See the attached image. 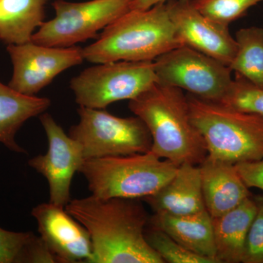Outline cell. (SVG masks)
Here are the masks:
<instances>
[{"label": "cell", "mask_w": 263, "mask_h": 263, "mask_svg": "<svg viewBox=\"0 0 263 263\" xmlns=\"http://www.w3.org/2000/svg\"><path fill=\"white\" fill-rule=\"evenodd\" d=\"M65 209L89 232L91 263H164L147 241L149 219L138 199L91 195L70 200Z\"/></svg>", "instance_id": "6da1fadb"}, {"label": "cell", "mask_w": 263, "mask_h": 263, "mask_svg": "<svg viewBox=\"0 0 263 263\" xmlns=\"http://www.w3.org/2000/svg\"><path fill=\"white\" fill-rule=\"evenodd\" d=\"M132 112L144 122L152 138L151 152L179 166L199 165L207 157L201 133L192 120L187 95L156 83L129 101Z\"/></svg>", "instance_id": "7a4b0ae2"}, {"label": "cell", "mask_w": 263, "mask_h": 263, "mask_svg": "<svg viewBox=\"0 0 263 263\" xmlns=\"http://www.w3.org/2000/svg\"><path fill=\"white\" fill-rule=\"evenodd\" d=\"M181 46L165 3L146 10H130L110 24L96 42L83 48L84 60L93 64L155 61Z\"/></svg>", "instance_id": "3957f363"}, {"label": "cell", "mask_w": 263, "mask_h": 263, "mask_svg": "<svg viewBox=\"0 0 263 263\" xmlns=\"http://www.w3.org/2000/svg\"><path fill=\"white\" fill-rule=\"evenodd\" d=\"M192 120L207 157L232 164L263 159V117L238 111L187 95Z\"/></svg>", "instance_id": "277c9868"}, {"label": "cell", "mask_w": 263, "mask_h": 263, "mask_svg": "<svg viewBox=\"0 0 263 263\" xmlns=\"http://www.w3.org/2000/svg\"><path fill=\"white\" fill-rule=\"evenodd\" d=\"M179 166L152 152L84 160L79 173L100 198L143 199L174 177Z\"/></svg>", "instance_id": "5b68a950"}, {"label": "cell", "mask_w": 263, "mask_h": 263, "mask_svg": "<svg viewBox=\"0 0 263 263\" xmlns=\"http://www.w3.org/2000/svg\"><path fill=\"white\" fill-rule=\"evenodd\" d=\"M79 122L69 136L82 148L85 160L150 152L152 138L139 117H116L104 109L79 106Z\"/></svg>", "instance_id": "8992f818"}, {"label": "cell", "mask_w": 263, "mask_h": 263, "mask_svg": "<svg viewBox=\"0 0 263 263\" xmlns=\"http://www.w3.org/2000/svg\"><path fill=\"white\" fill-rule=\"evenodd\" d=\"M157 83L154 61H118L88 67L70 81L79 106L105 109L110 104L131 100Z\"/></svg>", "instance_id": "52a82bcc"}, {"label": "cell", "mask_w": 263, "mask_h": 263, "mask_svg": "<svg viewBox=\"0 0 263 263\" xmlns=\"http://www.w3.org/2000/svg\"><path fill=\"white\" fill-rule=\"evenodd\" d=\"M133 0H55V17L33 34L32 42L51 47H71L98 35L130 10Z\"/></svg>", "instance_id": "ba28073f"}, {"label": "cell", "mask_w": 263, "mask_h": 263, "mask_svg": "<svg viewBox=\"0 0 263 263\" xmlns=\"http://www.w3.org/2000/svg\"><path fill=\"white\" fill-rule=\"evenodd\" d=\"M154 62L157 84L186 90L207 101L218 103L233 80L228 66L186 46L175 48Z\"/></svg>", "instance_id": "9c48e42d"}, {"label": "cell", "mask_w": 263, "mask_h": 263, "mask_svg": "<svg viewBox=\"0 0 263 263\" xmlns=\"http://www.w3.org/2000/svg\"><path fill=\"white\" fill-rule=\"evenodd\" d=\"M7 51L13 68L8 85L28 96H35L57 76L84 60L80 47H51L32 41L8 45Z\"/></svg>", "instance_id": "30bf717a"}, {"label": "cell", "mask_w": 263, "mask_h": 263, "mask_svg": "<svg viewBox=\"0 0 263 263\" xmlns=\"http://www.w3.org/2000/svg\"><path fill=\"white\" fill-rule=\"evenodd\" d=\"M40 120L47 136L48 152L33 157L29 164L47 180L49 202L65 208L71 200L72 178L84 162V154L81 145L66 134L51 114L44 112Z\"/></svg>", "instance_id": "8fae6325"}, {"label": "cell", "mask_w": 263, "mask_h": 263, "mask_svg": "<svg viewBox=\"0 0 263 263\" xmlns=\"http://www.w3.org/2000/svg\"><path fill=\"white\" fill-rule=\"evenodd\" d=\"M165 5L181 46L201 52L229 67L237 50L229 27L202 14L193 0H168Z\"/></svg>", "instance_id": "7c38bea8"}, {"label": "cell", "mask_w": 263, "mask_h": 263, "mask_svg": "<svg viewBox=\"0 0 263 263\" xmlns=\"http://www.w3.org/2000/svg\"><path fill=\"white\" fill-rule=\"evenodd\" d=\"M38 232L58 262L91 263L92 243L88 230L66 211L51 202L34 207Z\"/></svg>", "instance_id": "4fadbf2b"}, {"label": "cell", "mask_w": 263, "mask_h": 263, "mask_svg": "<svg viewBox=\"0 0 263 263\" xmlns=\"http://www.w3.org/2000/svg\"><path fill=\"white\" fill-rule=\"evenodd\" d=\"M199 166L205 209L212 218L233 210L251 197L235 164L206 157Z\"/></svg>", "instance_id": "5bb4252c"}, {"label": "cell", "mask_w": 263, "mask_h": 263, "mask_svg": "<svg viewBox=\"0 0 263 263\" xmlns=\"http://www.w3.org/2000/svg\"><path fill=\"white\" fill-rule=\"evenodd\" d=\"M156 214L183 216L206 210L200 166L184 163L159 191L143 199Z\"/></svg>", "instance_id": "9a60e30c"}, {"label": "cell", "mask_w": 263, "mask_h": 263, "mask_svg": "<svg viewBox=\"0 0 263 263\" xmlns=\"http://www.w3.org/2000/svg\"><path fill=\"white\" fill-rule=\"evenodd\" d=\"M148 224L162 230L194 253L219 263L216 259L213 218L207 210L183 216L155 213Z\"/></svg>", "instance_id": "2e32d148"}, {"label": "cell", "mask_w": 263, "mask_h": 263, "mask_svg": "<svg viewBox=\"0 0 263 263\" xmlns=\"http://www.w3.org/2000/svg\"><path fill=\"white\" fill-rule=\"evenodd\" d=\"M257 211V202L249 197L233 210L213 218L216 259L219 263L242 262L247 234Z\"/></svg>", "instance_id": "e0dca14e"}, {"label": "cell", "mask_w": 263, "mask_h": 263, "mask_svg": "<svg viewBox=\"0 0 263 263\" xmlns=\"http://www.w3.org/2000/svg\"><path fill=\"white\" fill-rule=\"evenodd\" d=\"M46 98L21 94L0 81V143L18 153L26 151L15 141V136L24 123L46 112L51 105Z\"/></svg>", "instance_id": "ac0fdd59"}, {"label": "cell", "mask_w": 263, "mask_h": 263, "mask_svg": "<svg viewBox=\"0 0 263 263\" xmlns=\"http://www.w3.org/2000/svg\"><path fill=\"white\" fill-rule=\"evenodd\" d=\"M48 0H0V40L8 45L32 41L44 23Z\"/></svg>", "instance_id": "d6986e66"}, {"label": "cell", "mask_w": 263, "mask_h": 263, "mask_svg": "<svg viewBox=\"0 0 263 263\" xmlns=\"http://www.w3.org/2000/svg\"><path fill=\"white\" fill-rule=\"evenodd\" d=\"M235 39L237 50L230 70L263 87V28L254 26L240 29Z\"/></svg>", "instance_id": "ffe728a7"}, {"label": "cell", "mask_w": 263, "mask_h": 263, "mask_svg": "<svg viewBox=\"0 0 263 263\" xmlns=\"http://www.w3.org/2000/svg\"><path fill=\"white\" fill-rule=\"evenodd\" d=\"M217 103L238 111L263 117V87L236 75Z\"/></svg>", "instance_id": "44dd1931"}, {"label": "cell", "mask_w": 263, "mask_h": 263, "mask_svg": "<svg viewBox=\"0 0 263 263\" xmlns=\"http://www.w3.org/2000/svg\"><path fill=\"white\" fill-rule=\"evenodd\" d=\"M146 238L164 262L216 263L214 259L202 257L185 248L167 233L155 227L150 226L148 228L146 227Z\"/></svg>", "instance_id": "7402d4cb"}, {"label": "cell", "mask_w": 263, "mask_h": 263, "mask_svg": "<svg viewBox=\"0 0 263 263\" xmlns=\"http://www.w3.org/2000/svg\"><path fill=\"white\" fill-rule=\"evenodd\" d=\"M200 13L224 26L246 15L247 10L263 0H193Z\"/></svg>", "instance_id": "603a6c76"}, {"label": "cell", "mask_w": 263, "mask_h": 263, "mask_svg": "<svg viewBox=\"0 0 263 263\" xmlns=\"http://www.w3.org/2000/svg\"><path fill=\"white\" fill-rule=\"evenodd\" d=\"M34 235L32 232H13L0 228V263H19L24 249Z\"/></svg>", "instance_id": "cb8c5ba5"}, {"label": "cell", "mask_w": 263, "mask_h": 263, "mask_svg": "<svg viewBox=\"0 0 263 263\" xmlns=\"http://www.w3.org/2000/svg\"><path fill=\"white\" fill-rule=\"evenodd\" d=\"M242 262L263 263V202H257V214L247 234Z\"/></svg>", "instance_id": "d4e9b609"}, {"label": "cell", "mask_w": 263, "mask_h": 263, "mask_svg": "<svg viewBox=\"0 0 263 263\" xmlns=\"http://www.w3.org/2000/svg\"><path fill=\"white\" fill-rule=\"evenodd\" d=\"M22 262L51 263L58 261L42 238L34 235L22 252L19 263Z\"/></svg>", "instance_id": "484cf974"}, {"label": "cell", "mask_w": 263, "mask_h": 263, "mask_svg": "<svg viewBox=\"0 0 263 263\" xmlns=\"http://www.w3.org/2000/svg\"><path fill=\"white\" fill-rule=\"evenodd\" d=\"M237 171L247 187L257 188L263 192V159L235 164Z\"/></svg>", "instance_id": "4316f807"}, {"label": "cell", "mask_w": 263, "mask_h": 263, "mask_svg": "<svg viewBox=\"0 0 263 263\" xmlns=\"http://www.w3.org/2000/svg\"><path fill=\"white\" fill-rule=\"evenodd\" d=\"M168 0H133L130 5V10H146L156 5L165 3Z\"/></svg>", "instance_id": "83f0119b"}]
</instances>
